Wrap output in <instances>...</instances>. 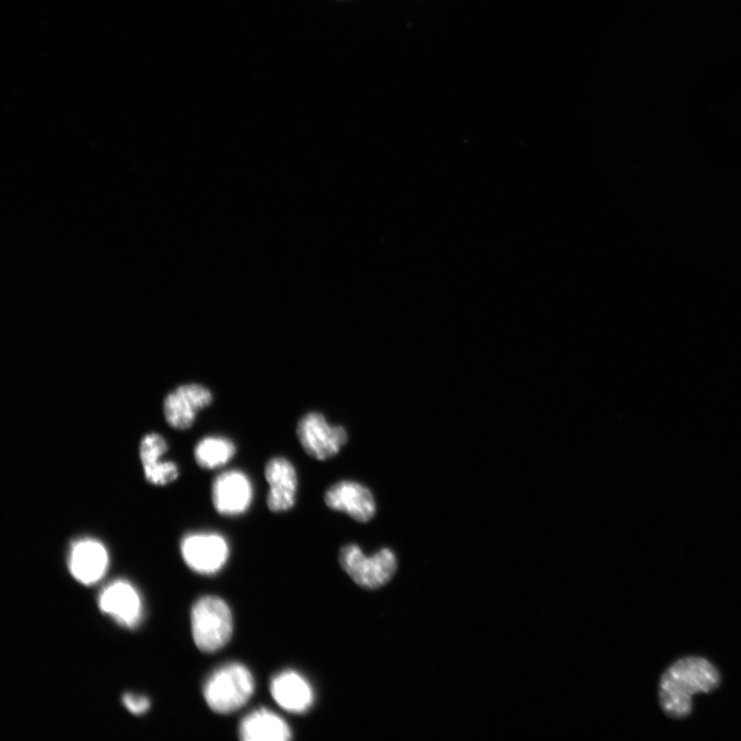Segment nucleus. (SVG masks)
Returning a JSON list of instances; mask_svg holds the SVG:
<instances>
[{
	"instance_id": "1",
	"label": "nucleus",
	"mask_w": 741,
	"mask_h": 741,
	"mask_svg": "<svg viewBox=\"0 0 741 741\" xmlns=\"http://www.w3.org/2000/svg\"><path fill=\"white\" fill-rule=\"evenodd\" d=\"M719 684L720 674L708 660L698 657L681 659L670 666L661 678V707L669 717L685 718L692 711V697L698 693H710Z\"/></svg>"
},
{
	"instance_id": "2",
	"label": "nucleus",
	"mask_w": 741,
	"mask_h": 741,
	"mask_svg": "<svg viewBox=\"0 0 741 741\" xmlns=\"http://www.w3.org/2000/svg\"><path fill=\"white\" fill-rule=\"evenodd\" d=\"M255 692V679L245 665L233 662L217 670L206 680L204 699L211 711L229 715L242 709Z\"/></svg>"
},
{
	"instance_id": "3",
	"label": "nucleus",
	"mask_w": 741,
	"mask_h": 741,
	"mask_svg": "<svg viewBox=\"0 0 741 741\" xmlns=\"http://www.w3.org/2000/svg\"><path fill=\"white\" fill-rule=\"evenodd\" d=\"M193 640L204 653L224 648L233 634L232 612L224 599L207 595L198 599L191 612Z\"/></svg>"
},
{
	"instance_id": "4",
	"label": "nucleus",
	"mask_w": 741,
	"mask_h": 741,
	"mask_svg": "<svg viewBox=\"0 0 741 741\" xmlns=\"http://www.w3.org/2000/svg\"><path fill=\"white\" fill-rule=\"evenodd\" d=\"M339 563L352 581L371 590L390 582L398 568L397 557L392 550L384 548L368 557L355 544L344 546L340 550Z\"/></svg>"
},
{
	"instance_id": "5",
	"label": "nucleus",
	"mask_w": 741,
	"mask_h": 741,
	"mask_svg": "<svg viewBox=\"0 0 741 741\" xmlns=\"http://www.w3.org/2000/svg\"><path fill=\"white\" fill-rule=\"evenodd\" d=\"M297 435L304 451L322 462L336 456L348 440L343 427L330 425L319 412H310L300 419Z\"/></svg>"
},
{
	"instance_id": "6",
	"label": "nucleus",
	"mask_w": 741,
	"mask_h": 741,
	"mask_svg": "<svg viewBox=\"0 0 741 741\" xmlns=\"http://www.w3.org/2000/svg\"><path fill=\"white\" fill-rule=\"evenodd\" d=\"M181 550L187 566L206 576L219 573L230 555L227 540L215 533L190 534L183 539Z\"/></svg>"
},
{
	"instance_id": "7",
	"label": "nucleus",
	"mask_w": 741,
	"mask_h": 741,
	"mask_svg": "<svg viewBox=\"0 0 741 741\" xmlns=\"http://www.w3.org/2000/svg\"><path fill=\"white\" fill-rule=\"evenodd\" d=\"M102 613L114 619L119 625L133 629L144 617L143 599L138 590L126 580H116L105 586L98 597Z\"/></svg>"
},
{
	"instance_id": "8",
	"label": "nucleus",
	"mask_w": 741,
	"mask_h": 741,
	"mask_svg": "<svg viewBox=\"0 0 741 741\" xmlns=\"http://www.w3.org/2000/svg\"><path fill=\"white\" fill-rule=\"evenodd\" d=\"M70 574L83 585H94L107 574L110 566L109 551L98 540L84 538L70 546L68 558Z\"/></svg>"
},
{
	"instance_id": "9",
	"label": "nucleus",
	"mask_w": 741,
	"mask_h": 741,
	"mask_svg": "<svg viewBox=\"0 0 741 741\" xmlns=\"http://www.w3.org/2000/svg\"><path fill=\"white\" fill-rule=\"evenodd\" d=\"M213 402V394L200 384H186L176 388L164 402V415L169 426L176 430L189 429L198 412Z\"/></svg>"
},
{
	"instance_id": "10",
	"label": "nucleus",
	"mask_w": 741,
	"mask_h": 741,
	"mask_svg": "<svg viewBox=\"0 0 741 741\" xmlns=\"http://www.w3.org/2000/svg\"><path fill=\"white\" fill-rule=\"evenodd\" d=\"M325 502L330 509L343 512L361 523L372 520L377 511L370 489L355 481L345 480L332 485L325 494Z\"/></svg>"
},
{
	"instance_id": "11",
	"label": "nucleus",
	"mask_w": 741,
	"mask_h": 741,
	"mask_svg": "<svg viewBox=\"0 0 741 741\" xmlns=\"http://www.w3.org/2000/svg\"><path fill=\"white\" fill-rule=\"evenodd\" d=\"M254 500V488L249 476L240 471L221 474L213 486V502L216 510L224 516H238L250 509Z\"/></svg>"
},
{
	"instance_id": "12",
	"label": "nucleus",
	"mask_w": 741,
	"mask_h": 741,
	"mask_svg": "<svg viewBox=\"0 0 741 741\" xmlns=\"http://www.w3.org/2000/svg\"><path fill=\"white\" fill-rule=\"evenodd\" d=\"M269 484L267 505L271 512L291 510L296 504L298 476L294 465L285 457H274L265 468Z\"/></svg>"
},
{
	"instance_id": "13",
	"label": "nucleus",
	"mask_w": 741,
	"mask_h": 741,
	"mask_svg": "<svg viewBox=\"0 0 741 741\" xmlns=\"http://www.w3.org/2000/svg\"><path fill=\"white\" fill-rule=\"evenodd\" d=\"M270 692L281 709L292 714H304L312 707L314 692L309 682L295 670L275 676Z\"/></svg>"
},
{
	"instance_id": "14",
	"label": "nucleus",
	"mask_w": 741,
	"mask_h": 741,
	"mask_svg": "<svg viewBox=\"0 0 741 741\" xmlns=\"http://www.w3.org/2000/svg\"><path fill=\"white\" fill-rule=\"evenodd\" d=\"M166 440L159 434L152 433L141 439L139 455L147 480L157 486H164L178 479V466L164 462L161 457L167 452Z\"/></svg>"
},
{
	"instance_id": "15",
	"label": "nucleus",
	"mask_w": 741,
	"mask_h": 741,
	"mask_svg": "<svg viewBox=\"0 0 741 741\" xmlns=\"http://www.w3.org/2000/svg\"><path fill=\"white\" fill-rule=\"evenodd\" d=\"M239 737L243 741H288L292 739V730L278 715L260 709L241 721Z\"/></svg>"
},
{
	"instance_id": "16",
	"label": "nucleus",
	"mask_w": 741,
	"mask_h": 741,
	"mask_svg": "<svg viewBox=\"0 0 741 741\" xmlns=\"http://www.w3.org/2000/svg\"><path fill=\"white\" fill-rule=\"evenodd\" d=\"M235 453V445L230 440L223 437H207L197 444L195 458L201 468L214 470L227 465Z\"/></svg>"
},
{
	"instance_id": "17",
	"label": "nucleus",
	"mask_w": 741,
	"mask_h": 741,
	"mask_svg": "<svg viewBox=\"0 0 741 741\" xmlns=\"http://www.w3.org/2000/svg\"><path fill=\"white\" fill-rule=\"evenodd\" d=\"M123 704L135 716L144 715L151 708V701L148 697L129 693L123 696Z\"/></svg>"
}]
</instances>
